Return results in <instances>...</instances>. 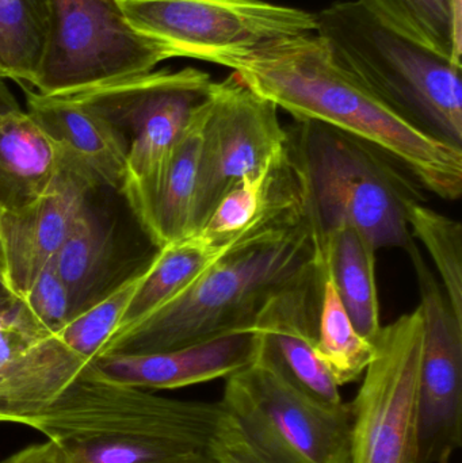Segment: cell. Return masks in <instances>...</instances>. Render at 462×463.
Wrapping results in <instances>:
<instances>
[{
	"label": "cell",
	"mask_w": 462,
	"mask_h": 463,
	"mask_svg": "<svg viewBox=\"0 0 462 463\" xmlns=\"http://www.w3.org/2000/svg\"><path fill=\"white\" fill-rule=\"evenodd\" d=\"M127 24L174 57L230 67L263 46L317 32L315 14L266 0H116Z\"/></svg>",
	"instance_id": "cell-8"
},
{
	"label": "cell",
	"mask_w": 462,
	"mask_h": 463,
	"mask_svg": "<svg viewBox=\"0 0 462 463\" xmlns=\"http://www.w3.org/2000/svg\"><path fill=\"white\" fill-rule=\"evenodd\" d=\"M21 110V106L16 102L15 97L5 86V79L0 78V116L11 111Z\"/></svg>",
	"instance_id": "cell-31"
},
{
	"label": "cell",
	"mask_w": 462,
	"mask_h": 463,
	"mask_svg": "<svg viewBox=\"0 0 462 463\" xmlns=\"http://www.w3.org/2000/svg\"><path fill=\"white\" fill-rule=\"evenodd\" d=\"M212 463H213V462H212Z\"/></svg>",
	"instance_id": "cell-35"
},
{
	"label": "cell",
	"mask_w": 462,
	"mask_h": 463,
	"mask_svg": "<svg viewBox=\"0 0 462 463\" xmlns=\"http://www.w3.org/2000/svg\"><path fill=\"white\" fill-rule=\"evenodd\" d=\"M423 347L420 305L382 326L352 410L350 463H420L418 383Z\"/></svg>",
	"instance_id": "cell-10"
},
{
	"label": "cell",
	"mask_w": 462,
	"mask_h": 463,
	"mask_svg": "<svg viewBox=\"0 0 462 463\" xmlns=\"http://www.w3.org/2000/svg\"><path fill=\"white\" fill-rule=\"evenodd\" d=\"M406 250L417 274L423 318L418 383L420 463H439L462 446V320L414 240Z\"/></svg>",
	"instance_id": "cell-12"
},
{
	"label": "cell",
	"mask_w": 462,
	"mask_h": 463,
	"mask_svg": "<svg viewBox=\"0 0 462 463\" xmlns=\"http://www.w3.org/2000/svg\"><path fill=\"white\" fill-rule=\"evenodd\" d=\"M325 264L312 258L260 307L250 332L258 351L270 358L288 380L325 404H342L339 386L316 355L317 326Z\"/></svg>",
	"instance_id": "cell-14"
},
{
	"label": "cell",
	"mask_w": 462,
	"mask_h": 463,
	"mask_svg": "<svg viewBox=\"0 0 462 463\" xmlns=\"http://www.w3.org/2000/svg\"><path fill=\"white\" fill-rule=\"evenodd\" d=\"M315 351L339 388L360 380L376 353L353 326L325 266Z\"/></svg>",
	"instance_id": "cell-24"
},
{
	"label": "cell",
	"mask_w": 462,
	"mask_h": 463,
	"mask_svg": "<svg viewBox=\"0 0 462 463\" xmlns=\"http://www.w3.org/2000/svg\"><path fill=\"white\" fill-rule=\"evenodd\" d=\"M285 155L316 260L344 225L360 231L377 250H406L414 240L407 209L425 203L423 187L382 149L330 125L295 119L287 128Z\"/></svg>",
	"instance_id": "cell-3"
},
{
	"label": "cell",
	"mask_w": 462,
	"mask_h": 463,
	"mask_svg": "<svg viewBox=\"0 0 462 463\" xmlns=\"http://www.w3.org/2000/svg\"><path fill=\"white\" fill-rule=\"evenodd\" d=\"M244 239L214 245L201 237L189 236L157 248L154 258L144 266L140 283L114 335L130 328L170 301Z\"/></svg>",
	"instance_id": "cell-21"
},
{
	"label": "cell",
	"mask_w": 462,
	"mask_h": 463,
	"mask_svg": "<svg viewBox=\"0 0 462 463\" xmlns=\"http://www.w3.org/2000/svg\"><path fill=\"white\" fill-rule=\"evenodd\" d=\"M46 0H0V78L32 84L45 43Z\"/></svg>",
	"instance_id": "cell-25"
},
{
	"label": "cell",
	"mask_w": 462,
	"mask_h": 463,
	"mask_svg": "<svg viewBox=\"0 0 462 463\" xmlns=\"http://www.w3.org/2000/svg\"><path fill=\"white\" fill-rule=\"evenodd\" d=\"M143 269L144 266L136 269L113 290L71 318L57 337L76 355L89 362L94 361L116 334L119 320L143 277Z\"/></svg>",
	"instance_id": "cell-27"
},
{
	"label": "cell",
	"mask_w": 462,
	"mask_h": 463,
	"mask_svg": "<svg viewBox=\"0 0 462 463\" xmlns=\"http://www.w3.org/2000/svg\"><path fill=\"white\" fill-rule=\"evenodd\" d=\"M220 402L271 463H350V404L314 399L259 351L225 378Z\"/></svg>",
	"instance_id": "cell-6"
},
{
	"label": "cell",
	"mask_w": 462,
	"mask_h": 463,
	"mask_svg": "<svg viewBox=\"0 0 462 463\" xmlns=\"http://www.w3.org/2000/svg\"><path fill=\"white\" fill-rule=\"evenodd\" d=\"M24 301L38 323L51 334H59L72 318L70 296L53 260L40 272Z\"/></svg>",
	"instance_id": "cell-28"
},
{
	"label": "cell",
	"mask_w": 462,
	"mask_h": 463,
	"mask_svg": "<svg viewBox=\"0 0 462 463\" xmlns=\"http://www.w3.org/2000/svg\"><path fill=\"white\" fill-rule=\"evenodd\" d=\"M376 248L352 225L331 234L320 263L361 336L374 343L382 331L376 283Z\"/></svg>",
	"instance_id": "cell-20"
},
{
	"label": "cell",
	"mask_w": 462,
	"mask_h": 463,
	"mask_svg": "<svg viewBox=\"0 0 462 463\" xmlns=\"http://www.w3.org/2000/svg\"><path fill=\"white\" fill-rule=\"evenodd\" d=\"M450 461H452V457H445V458L441 459L439 463H450Z\"/></svg>",
	"instance_id": "cell-33"
},
{
	"label": "cell",
	"mask_w": 462,
	"mask_h": 463,
	"mask_svg": "<svg viewBox=\"0 0 462 463\" xmlns=\"http://www.w3.org/2000/svg\"><path fill=\"white\" fill-rule=\"evenodd\" d=\"M3 463H71L68 461L61 449L52 442L40 443V445H32L29 448L22 449L18 453L8 457Z\"/></svg>",
	"instance_id": "cell-30"
},
{
	"label": "cell",
	"mask_w": 462,
	"mask_h": 463,
	"mask_svg": "<svg viewBox=\"0 0 462 463\" xmlns=\"http://www.w3.org/2000/svg\"><path fill=\"white\" fill-rule=\"evenodd\" d=\"M0 286H5V285H3V283H2V282H0Z\"/></svg>",
	"instance_id": "cell-34"
},
{
	"label": "cell",
	"mask_w": 462,
	"mask_h": 463,
	"mask_svg": "<svg viewBox=\"0 0 462 463\" xmlns=\"http://www.w3.org/2000/svg\"><path fill=\"white\" fill-rule=\"evenodd\" d=\"M312 258L303 222L252 234L170 301L110 337L98 356L162 353L250 332L269 297Z\"/></svg>",
	"instance_id": "cell-4"
},
{
	"label": "cell",
	"mask_w": 462,
	"mask_h": 463,
	"mask_svg": "<svg viewBox=\"0 0 462 463\" xmlns=\"http://www.w3.org/2000/svg\"><path fill=\"white\" fill-rule=\"evenodd\" d=\"M62 165V154L27 111L0 116V208L15 212L42 197Z\"/></svg>",
	"instance_id": "cell-19"
},
{
	"label": "cell",
	"mask_w": 462,
	"mask_h": 463,
	"mask_svg": "<svg viewBox=\"0 0 462 463\" xmlns=\"http://www.w3.org/2000/svg\"><path fill=\"white\" fill-rule=\"evenodd\" d=\"M24 91L27 113L61 154L87 171L99 186L121 190L127 157L108 125L72 97H49L27 87Z\"/></svg>",
	"instance_id": "cell-18"
},
{
	"label": "cell",
	"mask_w": 462,
	"mask_h": 463,
	"mask_svg": "<svg viewBox=\"0 0 462 463\" xmlns=\"http://www.w3.org/2000/svg\"><path fill=\"white\" fill-rule=\"evenodd\" d=\"M230 419L220 402L157 396L106 380L89 364L26 426L71 463H212L209 446Z\"/></svg>",
	"instance_id": "cell-2"
},
{
	"label": "cell",
	"mask_w": 462,
	"mask_h": 463,
	"mask_svg": "<svg viewBox=\"0 0 462 463\" xmlns=\"http://www.w3.org/2000/svg\"><path fill=\"white\" fill-rule=\"evenodd\" d=\"M211 84V76L195 68L151 71L65 97L102 119L124 149L121 192L127 195L159 175Z\"/></svg>",
	"instance_id": "cell-9"
},
{
	"label": "cell",
	"mask_w": 462,
	"mask_h": 463,
	"mask_svg": "<svg viewBox=\"0 0 462 463\" xmlns=\"http://www.w3.org/2000/svg\"><path fill=\"white\" fill-rule=\"evenodd\" d=\"M111 245L110 231L87 203L53 259L70 296L72 317L103 297Z\"/></svg>",
	"instance_id": "cell-22"
},
{
	"label": "cell",
	"mask_w": 462,
	"mask_h": 463,
	"mask_svg": "<svg viewBox=\"0 0 462 463\" xmlns=\"http://www.w3.org/2000/svg\"><path fill=\"white\" fill-rule=\"evenodd\" d=\"M334 60L418 129L462 148L461 65L398 34L358 0L317 14Z\"/></svg>",
	"instance_id": "cell-5"
},
{
	"label": "cell",
	"mask_w": 462,
	"mask_h": 463,
	"mask_svg": "<svg viewBox=\"0 0 462 463\" xmlns=\"http://www.w3.org/2000/svg\"><path fill=\"white\" fill-rule=\"evenodd\" d=\"M257 94L296 121H317L355 136L398 160L442 200L462 194V148L415 128L334 60L317 33L263 46L230 67Z\"/></svg>",
	"instance_id": "cell-1"
},
{
	"label": "cell",
	"mask_w": 462,
	"mask_h": 463,
	"mask_svg": "<svg viewBox=\"0 0 462 463\" xmlns=\"http://www.w3.org/2000/svg\"><path fill=\"white\" fill-rule=\"evenodd\" d=\"M258 354L252 332H236L176 350L137 355H100L90 362L100 377L135 388L168 391L225 380Z\"/></svg>",
	"instance_id": "cell-16"
},
{
	"label": "cell",
	"mask_w": 462,
	"mask_h": 463,
	"mask_svg": "<svg viewBox=\"0 0 462 463\" xmlns=\"http://www.w3.org/2000/svg\"><path fill=\"white\" fill-rule=\"evenodd\" d=\"M89 364L43 328L24 299L0 286V423L26 426Z\"/></svg>",
	"instance_id": "cell-13"
},
{
	"label": "cell",
	"mask_w": 462,
	"mask_h": 463,
	"mask_svg": "<svg viewBox=\"0 0 462 463\" xmlns=\"http://www.w3.org/2000/svg\"><path fill=\"white\" fill-rule=\"evenodd\" d=\"M208 454L213 463H271L247 439L232 418L212 440Z\"/></svg>",
	"instance_id": "cell-29"
},
{
	"label": "cell",
	"mask_w": 462,
	"mask_h": 463,
	"mask_svg": "<svg viewBox=\"0 0 462 463\" xmlns=\"http://www.w3.org/2000/svg\"><path fill=\"white\" fill-rule=\"evenodd\" d=\"M100 187L83 168L62 155V165L48 192L15 212H3L5 288L24 299L40 272L53 260L75 220Z\"/></svg>",
	"instance_id": "cell-15"
},
{
	"label": "cell",
	"mask_w": 462,
	"mask_h": 463,
	"mask_svg": "<svg viewBox=\"0 0 462 463\" xmlns=\"http://www.w3.org/2000/svg\"><path fill=\"white\" fill-rule=\"evenodd\" d=\"M3 211L0 208V224H2ZM5 277H7V267H5V248H3L2 227H0V282L5 286Z\"/></svg>",
	"instance_id": "cell-32"
},
{
	"label": "cell",
	"mask_w": 462,
	"mask_h": 463,
	"mask_svg": "<svg viewBox=\"0 0 462 463\" xmlns=\"http://www.w3.org/2000/svg\"><path fill=\"white\" fill-rule=\"evenodd\" d=\"M287 128L278 108L250 89L238 73L212 81L201 141L193 234L205 224L222 197L284 152Z\"/></svg>",
	"instance_id": "cell-11"
},
{
	"label": "cell",
	"mask_w": 462,
	"mask_h": 463,
	"mask_svg": "<svg viewBox=\"0 0 462 463\" xmlns=\"http://www.w3.org/2000/svg\"><path fill=\"white\" fill-rule=\"evenodd\" d=\"M206 99L195 111L156 179L125 195L138 224L157 248L192 236Z\"/></svg>",
	"instance_id": "cell-17"
},
{
	"label": "cell",
	"mask_w": 462,
	"mask_h": 463,
	"mask_svg": "<svg viewBox=\"0 0 462 463\" xmlns=\"http://www.w3.org/2000/svg\"><path fill=\"white\" fill-rule=\"evenodd\" d=\"M393 32L461 65V0H358Z\"/></svg>",
	"instance_id": "cell-23"
},
{
	"label": "cell",
	"mask_w": 462,
	"mask_h": 463,
	"mask_svg": "<svg viewBox=\"0 0 462 463\" xmlns=\"http://www.w3.org/2000/svg\"><path fill=\"white\" fill-rule=\"evenodd\" d=\"M407 222L431 256L453 312L462 320V228L457 220L434 211L426 203H410Z\"/></svg>",
	"instance_id": "cell-26"
},
{
	"label": "cell",
	"mask_w": 462,
	"mask_h": 463,
	"mask_svg": "<svg viewBox=\"0 0 462 463\" xmlns=\"http://www.w3.org/2000/svg\"><path fill=\"white\" fill-rule=\"evenodd\" d=\"M45 43L32 87L65 97L151 72L170 49L136 32L116 0H46Z\"/></svg>",
	"instance_id": "cell-7"
}]
</instances>
